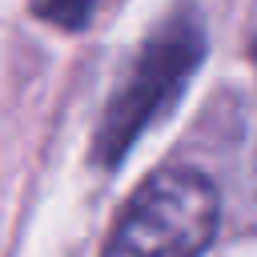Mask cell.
Masks as SVG:
<instances>
[{
    "label": "cell",
    "mask_w": 257,
    "mask_h": 257,
    "mask_svg": "<svg viewBox=\"0 0 257 257\" xmlns=\"http://www.w3.org/2000/svg\"><path fill=\"white\" fill-rule=\"evenodd\" d=\"M221 201L197 169H157L120 209L104 257H201L217 233Z\"/></svg>",
    "instance_id": "6da1fadb"
},
{
    "label": "cell",
    "mask_w": 257,
    "mask_h": 257,
    "mask_svg": "<svg viewBox=\"0 0 257 257\" xmlns=\"http://www.w3.org/2000/svg\"><path fill=\"white\" fill-rule=\"evenodd\" d=\"M205 52V32L193 8L173 12L141 48L133 68L124 72L120 88L112 92L100 128H96V161L116 165L124 149L177 100L185 80L193 76L197 60Z\"/></svg>",
    "instance_id": "7a4b0ae2"
},
{
    "label": "cell",
    "mask_w": 257,
    "mask_h": 257,
    "mask_svg": "<svg viewBox=\"0 0 257 257\" xmlns=\"http://www.w3.org/2000/svg\"><path fill=\"white\" fill-rule=\"evenodd\" d=\"M92 4L96 0H32L36 16H44V20H52L56 28H68V32H76V28L88 24Z\"/></svg>",
    "instance_id": "3957f363"
}]
</instances>
